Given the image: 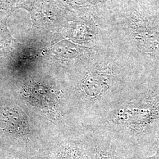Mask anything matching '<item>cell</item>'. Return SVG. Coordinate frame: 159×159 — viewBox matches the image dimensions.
Segmentation results:
<instances>
[{"mask_svg":"<svg viewBox=\"0 0 159 159\" xmlns=\"http://www.w3.org/2000/svg\"><path fill=\"white\" fill-rule=\"evenodd\" d=\"M84 127L107 134L139 158L153 155L159 142V81L136 84Z\"/></svg>","mask_w":159,"mask_h":159,"instance_id":"1","label":"cell"},{"mask_svg":"<svg viewBox=\"0 0 159 159\" xmlns=\"http://www.w3.org/2000/svg\"><path fill=\"white\" fill-rule=\"evenodd\" d=\"M134 40L139 50L155 61H159V29L147 17H140L134 30Z\"/></svg>","mask_w":159,"mask_h":159,"instance_id":"4","label":"cell"},{"mask_svg":"<svg viewBox=\"0 0 159 159\" xmlns=\"http://www.w3.org/2000/svg\"><path fill=\"white\" fill-rule=\"evenodd\" d=\"M138 159H159V156H157L156 154H153V155L149 156H147V157H142V158H140Z\"/></svg>","mask_w":159,"mask_h":159,"instance_id":"6","label":"cell"},{"mask_svg":"<svg viewBox=\"0 0 159 159\" xmlns=\"http://www.w3.org/2000/svg\"><path fill=\"white\" fill-rule=\"evenodd\" d=\"M47 159H89L81 134L79 139L54 147Z\"/></svg>","mask_w":159,"mask_h":159,"instance_id":"5","label":"cell"},{"mask_svg":"<svg viewBox=\"0 0 159 159\" xmlns=\"http://www.w3.org/2000/svg\"><path fill=\"white\" fill-rule=\"evenodd\" d=\"M136 84L118 77L111 64L97 63L86 69L75 84L80 106L84 111L85 125Z\"/></svg>","mask_w":159,"mask_h":159,"instance_id":"2","label":"cell"},{"mask_svg":"<svg viewBox=\"0 0 159 159\" xmlns=\"http://www.w3.org/2000/svg\"><path fill=\"white\" fill-rule=\"evenodd\" d=\"M156 154H157V156H159V144H158V146H157V149H156V152H155V153Z\"/></svg>","mask_w":159,"mask_h":159,"instance_id":"7","label":"cell"},{"mask_svg":"<svg viewBox=\"0 0 159 159\" xmlns=\"http://www.w3.org/2000/svg\"><path fill=\"white\" fill-rule=\"evenodd\" d=\"M83 128L81 136L89 159H138L118 141L100 131Z\"/></svg>","mask_w":159,"mask_h":159,"instance_id":"3","label":"cell"}]
</instances>
